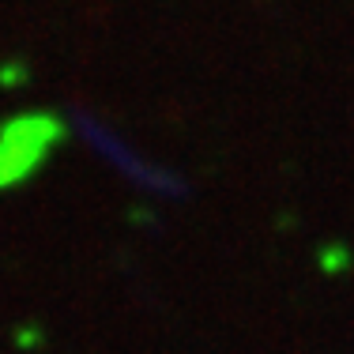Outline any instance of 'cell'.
Masks as SVG:
<instances>
[{
	"mask_svg": "<svg viewBox=\"0 0 354 354\" xmlns=\"http://www.w3.org/2000/svg\"><path fill=\"white\" fill-rule=\"evenodd\" d=\"M53 124L35 117V121H19L15 129H8V136H0V185L15 181L19 174H27L38 162V155L53 140Z\"/></svg>",
	"mask_w": 354,
	"mask_h": 354,
	"instance_id": "6da1fadb",
	"label": "cell"
}]
</instances>
